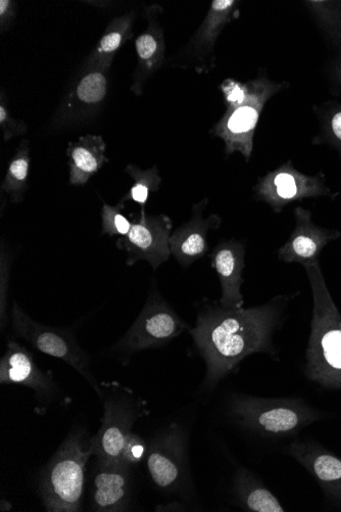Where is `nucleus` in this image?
<instances>
[{"label":"nucleus","mask_w":341,"mask_h":512,"mask_svg":"<svg viewBox=\"0 0 341 512\" xmlns=\"http://www.w3.org/2000/svg\"><path fill=\"white\" fill-rule=\"evenodd\" d=\"M300 292L278 295L252 308H229L205 300L189 333L206 363L205 388L213 391L240 363L254 354L279 360L274 335L282 328L289 304Z\"/></svg>","instance_id":"1"},{"label":"nucleus","mask_w":341,"mask_h":512,"mask_svg":"<svg viewBox=\"0 0 341 512\" xmlns=\"http://www.w3.org/2000/svg\"><path fill=\"white\" fill-rule=\"evenodd\" d=\"M304 268L313 297L305 376L325 390L341 391V313L329 292L320 262Z\"/></svg>","instance_id":"2"},{"label":"nucleus","mask_w":341,"mask_h":512,"mask_svg":"<svg viewBox=\"0 0 341 512\" xmlns=\"http://www.w3.org/2000/svg\"><path fill=\"white\" fill-rule=\"evenodd\" d=\"M93 453L92 437L84 429L66 438L39 478V494L47 511L82 510L86 467Z\"/></svg>","instance_id":"3"},{"label":"nucleus","mask_w":341,"mask_h":512,"mask_svg":"<svg viewBox=\"0 0 341 512\" xmlns=\"http://www.w3.org/2000/svg\"><path fill=\"white\" fill-rule=\"evenodd\" d=\"M229 412L242 429L271 438L298 436L327 416L302 398H264L246 394L232 396Z\"/></svg>","instance_id":"4"},{"label":"nucleus","mask_w":341,"mask_h":512,"mask_svg":"<svg viewBox=\"0 0 341 512\" xmlns=\"http://www.w3.org/2000/svg\"><path fill=\"white\" fill-rule=\"evenodd\" d=\"M248 83L247 98L226 107L223 117L210 130L211 135L222 139L226 157L239 153L247 163L253 156L256 130L266 105L289 87L288 82L271 80L264 69Z\"/></svg>","instance_id":"5"},{"label":"nucleus","mask_w":341,"mask_h":512,"mask_svg":"<svg viewBox=\"0 0 341 512\" xmlns=\"http://www.w3.org/2000/svg\"><path fill=\"white\" fill-rule=\"evenodd\" d=\"M253 192L258 202L267 204L276 214L295 202L320 197L335 200L339 196L329 188L323 171L305 174L291 160L259 177Z\"/></svg>","instance_id":"6"},{"label":"nucleus","mask_w":341,"mask_h":512,"mask_svg":"<svg viewBox=\"0 0 341 512\" xmlns=\"http://www.w3.org/2000/svg\"><path fill=\"white\" fill-rule=\"evenodd\" d=\"M187 330L188 324L153 289L132 327L114 346L113 351L130 356L136 352L161 348Z\"/></svg>","instance_id":"7"},{"label":"nucleus","mask_w":341,"mask_h":512,"mask_svg":"<svg viewBox=\"0 0 341 512\" xmlns=\"http://www.w3.org/2000/svg\"><path fill=\"white\" fill-rule=\"evenodd\" d=\"M108 390L101 398L104 401L102 427L92 437L96 462L113 464L121 462L126 438L138 418L145 413V403L121 387Z\"/></svg>","instance_id":"8"},{"label":"nucleus","mask_w":341,"mask_h":512,"mask_svg":"<svg viewBox=\"0 0 341 512\" xmlns=\"http://www.w3.org/2000/svg\"><path fill=\"white\" fill-rule=\"evenodd\" d=\"M12 318L13 329L19 337L38 351L71 365L102 396V389L91 375L90 358L71 332L38 323L17 302H14L12 308Z\"/></svg>","instance_id":"9"},{"label":"nucleus","mask_w":341,"mask_h":512,"mask_svg":"<svg viewBox=\"0 0 341 512\" xmlns=\"http://www.w3.org/2000/svg\"><path fill=\"white\" fill-rule=\"evenodd\" d=\"M187 435L172 424L149 444L146 467L155 486L165 493L178 492L188 478Z\"/></svg>","instance_id":"10"},{"label":"nucleus","mask_w":341,"mask_h":512,"mask_svg":"<svg viewBox=\"0 0 341 512\" xmlns=\"http://www.w3.org/2000/svg\"><path fill=\"white\" fill-rule=\"evenodd\" d=\"M172 230L173 221L165 214H139L133 217L128 235L120 238L116 246L127 253L128 266H133L138 261H146L157 270L172 256Z\"/></svg>","instance_id":"11"},{"label":"nucleus","mask_w":341,"mask_h":512,"mask_svg":"<svg viewBox=\"0 0 341 512\" xmlns=\"http://www.w3.org/2000/svg\"><path fill=\"white\" fill-rule=\"evenodd\" d=\"M240 17L238 0H214L206 18L179 55L182 68L192 67L199 74H209L216 67L215 46L224 30Z\"/></svg>","instance_id":"12"},{"label":"nucleus","mask_w":341,"mask_h":512,"mask_svg":"<svg viewBox=\"0 0 341 512\" xmlns=\"http://www.w3.org/2000/svg\"><path fill=\"white\" fill-rule=\"evenodd\" d=\"M108 73L109 70L103 68L84 67L59 105L53 117V128L73 127L94 118L107 98Z\"/></svg>","instance_id":"13"},{"label":"nucleus","mask_w":341,"mask_h":512,"mask_svg":"<svg viewBox=\"0 0 341 512\" xmlns=\"http://www.w3.org/2000/svg\"><path fill=\"white\" fill-rule=\"evenodd\" d=\"M296 224L289 239L277 251V259L303 267L319 261L325 247L341 238V231L324 228L313 221L312 212L304 207L295 209Z\"/></svg>","instance_id":"14"},{"label":"nucleus","mask_w":341,"mask_h":512,"mask_svg":"<svg viewBox=\"0 0 341 512\" xmlns=\"http://www.w3.org/2000/svg\"><path fill=\"white\" fill-rule=\"evenodd\" d=\"M208 205V198L194 204L191 218L172 232L171 253L183 268L189 267L208 254L209 232L217 230L222 225V218L217 214L205 217Z\"/></svg>","instance_id":"15"},{"label":"nucleus","mask_w":341,"mask_h":512,"mask_svg":"<svg viewBox=\"0 0 341 512\" xmlns=\"http://www.w3.org/2000/svg\"><path fill=\"white\" fill-rule=\"evenodd\" d=\"M286 452L316 480L325 498L341 507V457L309 440L292 442Z\"/></svg>","instance_id":"16"},{"label":"nucleus","mask_w":341,"mask_h":512,"mask_svg":"<svg viewBox=\"0 0 341 512\" xmlns=\"http://www.w3.org/2000/svg\"><path fill=\"white\" fill-rule=\"evenodd\" d=\"M146 28L135 41L137 66L133 74L131 91L140 97L144 85L163 66L166 59V42L159 17L163 14V8L159 5L148 6L144 9Z\"/></svg>","instance_id":"17"},{"label":"nucleus","mask_w":341,"mask_h":512,"mask_svg":"<svg viewBox=\"0 0 341 512\" xmlns=\"http://www.w3.org/2000/svg\"><path fill=\"white\" fill-rule=\"evenodd\" d=\"M0 384L29 388L41 400H51L59 392L52 374L42 371L31 353L13 340L0 360Z\"/></svg>","instance_id":"18"},{"label":"nucleus","mask_w":341,"mask_h":512,"mask_svg":"<svg viewBox=\"0 0 341 512\" xmlns=\"http://www.w3.org/2000/svg\"><path fill=\"white\" fill-rule=\"evenodd\" d=\"M131 497V468L123 462H96L91 509L97 512L127 511L130 508Z\"/></svg>","instance_id":"19"},{"label":"nucleus","mask_w":341,"mask_h":512,"mask_svg":"<svg viewBox=\"0 0 341 512\" xmlns=\"http://www.w3.org/2000/svg\"><path fill=\"white\" fill-rule=\"evenodd\" d=\"M246 250L245 243L231 239L221 242L211 254L212 267L217 272L222 290L219 303L224 307H245L241 288L245 284Z\"/></svg>","instance_id":"20"},{"label":"nucleus","mask_w":341,"mask_h":512,"mask_svg":"<svg viewBox=\"0 0 341 512\" xmlns=\"http://www.w3.org/2000/svg\"><path fill=\"white\" fill-rule=\"evenodd\" d=\"M107 144L101 135L87 134L77 142L69 143L67 156L70 168V184L85 185L90 178L109 162Z\"/></svg>","instance_id":"21"},{"label":"nucleus","mask_w":341,"mask_h":512,"mask_svg":"<svg viewBox=\"0 0 341 512\" xmlns=\"http://www.w3.org/2000/svg\"><path fill=\"white\" fill-rule=\"evenodd\" d=\"M235 503L245 511L284 512L279 499L247 468H239L233 479Z\"/></svg>","instance_id":"22"},{"label":"nucleus","mask_w":341,"mask_h":512,"mask_svg":"<svg viewBox=\"0 0 341 512\" xmlns=\"http://www.w3.org/2000/svg\"><path fill=\"white\" fill-rule=\"evenodd\" d=\"M136 17V11H131L113 19L86 61L85 67L110 70L117 53L133 37Z\"/></svg>","instance_id":"23"},{"label":"nucleus","mask_w":341,"mask_h":512,"mask_svg":"<svg viewBox=\"0 0 341 512\" xmlns=\"http://www.w3.org/2000/svg\"><path fill=\"white\" fill-rule=\"evenodd\" d=\"M313 112L317 117L319 130L312 144L331 149L341 161V104L327 101L314 105Z\"/></svg>","instance_id":"24"},{"label":"nucleus","mask_w":341,"mask_h":512,"mask_svg":"<svg viewBox=\"0 0 341 512\" xmlns=\"http://www.w3.org/2000/svg\"><path fill=\"white\" fill-rule=\"evenodd\" d=\"M303 4L326 42L341 52V0H307Z\"/></svg>","instance_id":"25"},{"label":"nucleus","mask_w":341,"mask_h":512,"mask_svg":"<svg viewBox=\"0 0 341 512\" xmlns=\"http://www.w3.org/2000/svg\"><path fill=\"white\" fill-rule=\"evenodd\" d=\"M30 143L23 139L8 167L2 184V192L10 196L14 204L24 201L28 190L30 172Z\"/></svg>","instance_id":"26"},{"label":"nucleus","mask_w":341,"mask_h":512,"mask_svg":"<svg viewBox=\"0 0 341 512\" xmlns=\"http://www.w3.org/2000/svg\"><path fill=\"white\" fill-rule=\"evenodd\" d=\"M126 173L134 180L128 194L119 202H134L140 206V214L144 215L146 204L152 194L160 190L162 177L157 166L142 170L135 165H128L125 169Z\"/></svg>","instance_id":"27"},{"label":"nucleus","mask_w":341,"mask_h":512,"mask_svg":"<svg viewBox=\"0 0 341 512\" xmlns=\"http://www.w3.org/2000/svg\"><path fill=\"white\" fill-rule=\"evenodd\" d=\"M124 209L125 204L121 202L116 206H111L104 202L102 208L103 235L110 237L120 236L121 238L128 235L132 227V221L122 213Z\"/></svg>","instance_id":"28"},{"label":"nucleus","mask_w":341,"mask_h":512,"mask_svg":"<svg viewBox=\"0 0 341 512\" xmlns=\"http://www.w3.org/2000/svg\"><path fill=\"white\" fill-rule=\"evenodd\" d=\"M0 127H2L4 139L7 143L16 136L25 135L28 131V126L24 121L11 115L8 99L4 92L0 95Z\"/></svg>","instance_id":"29"},{"label":"nucleus","mask_w":341,"mask_h":512,"mask_svg":"<svg viewBox=\"0 0 341 512\" xmlns=\"http://www.w3.org/2000/svg\"><path fill=\"white\" fill-rule=\"evenodd\" d=\"M148 450V443L139 435L132 432L125 440L121 454V462L125 463L130 468L136 467L137 464L145 460Z\"/></svg>","instance_id":"30"},{"label":"nucleus","mask_w":341,"mask_h":512,"mask_svg":"<svg viewBox=\"0 0 341 512\" xmlns=\"http://www.w3.org/2000/svg\"><path fill=\"white\" fill-rule=\"evenodd\" d=\"M11 268V256L9 250L5 248L4 242L2 249H0V276H2V283H0V290H2V328L5 329L6 323L8 324V291H9V277Z\"/></svg>","instance_id":"31"},{"label":"nucleus","mask_w":341,"mask_h":512,"mask_svg":"<svg viewBox=\"0 0 341 512\" xmlns=\"http://www.w3.org/2000/svg\"><path fill=\"white\" fill-rule=\"evenodd\" d=\"M226 107L236 105L248 96L249 83H241L233 78L225 79L220 85Z\"/></svg>","instance_id":"32"},{"label":"nucleus","mask_w":341,"mask_h":512,"mask_svg":"<svg viewBox=\"0 0 341 512\" xmlns=\"http://www.w3.org/2000/svg\"><path fill=\"white\" fill-rule=\"evenodd\" d=\"M18 13V4L13 0H2L0 2V31L5 33L15 24Z\"/></svg>","instance_id":"33"},{"label":"nucleus","mask_w":341,"mask_h":512,"mask_svg":"<svg viewBox=\"0 0 341 512\" xmlns=\"http://www.w3.org/2000/svg\"><path fill=\"white\" fill-rule=\"evenodd\" d=\"M331 83L341 89V52L333 60L329 68Z\"/></svg>","instance_id":"34"},{"label":"nucleus","mask_w":341,"mask_h":512,"mask_svg":"<svg viewBox=\"0 0 341 512\" xmlns=\"http://www.w3.org/2000/svg\"><path fill=\"white\" fill-rule=\"evenodd\" d=\"M156 509L157 511H183L185 510V506L174 501L167 505H160Z\"/></svg>","instance_id":"35"},{"label":"nucleus","mask_w":341,"mask_h":512,"mask_svg":"<svg viewBox=\"0 0 341 512\" xmlns=\"http://www.w3.org/2000/svg\"><path fill=\"white\" fill-rule=\"evenodd\" d=\"M13 508V504L9 501L2 500V503H0V509L3 511H10Z\"/></svg>","instance_id":"36"}]
</instances>
